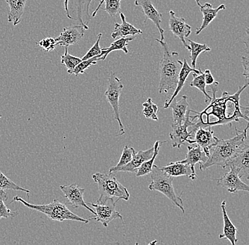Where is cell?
<instances>
[{
	"label": "cell",
	"mask_w": 249,
	"mask_h": 245,
	"mask_svg": "<svg viewBox=\"0 0 249 245\" xmlns=\"http://www.w3.org/2000/svg\"><path fill=\"white\" fill-rule=\"evenodd\" d=\"M249 125L244 131H236V135L229 140H218L217 144L210 150V156L205 163L200 164L201 171L213 166L225 168L229 161L231 160L245 146L247 140Z\"/></svg>",
	"instance_id": "1"
},
{
	"label": "cell",
	"mask_w": 249,
	"mask_h": 245,
	"mask_svg": "<svg viewBox=\"0 0 249 245\" xmlns=\"http://www.w3.org/2000/svg\"><path fill=\"white\" fill-rule=\"evenodd\" d=\"M159 42L163 50V57L160 63V94L174 91L177 86L179 73L181 69L183 62L179 60L178 54L171 51L169 45L164 40L155 39Z\"/></svg>",
	"instance_id": "2"
},
{
	"label": "cell",
	"mask_w": 249,
	"mask_h": 245,
	"mask_svg": "<svg viewBox=\"0 0 249 245\" xmlns=\"http://www.w3.org/2000/svg\"><path fill=\"white\" fill-rule=\"evenodd\" d=\"M13 202L21 203L28 208L43 213L52 221H59V222L65 221H74L84 223L85 224H88L89 223V219H86V218L74 214L66 207L65 204H62L57 199H54L52 202L48 204L37 205V204H31L30 203L26 202L20 196H16L11 203Z\"/></svg>",
	"instance_id": "3"
},
{
	"label": "cell",
	"mask_w": 249,
	"mask_h": 245,
	"mask_svg": "<svg viewBox=\"0 0 249 245\" xmlns=\"http://www.w3.org/2000/svg\"><path fill=\"white\" fill-rule=\"evenodd\" d=\"M92 179L99 188V198L96 204H104L107 200L113 198H116V201L130 199L127 188L112 174L97 172L93 174Z\"/></svg>",
	"instance_id": "4"
},
{
	"label": "cell",
	"mask_w": 249,
	"mask_h": 245,
	"mask_svg": "<svg viewBox=\"0 0 249 245\" xmlns=\"http://www.w3.org/2000/svg\"><path fill=\"white\" fill-rule=\"evenodd\" d=\"M151 179H152V182L148 187L149 189L162 193L170 200L174 205L178 207L183 213H185L186 210L183 206V199L180 196H177L173 185L174 177L168 175L166 173L161 170V168H159L157 165H154L151 171Z\"/></svg>",
	"instance_id": "5"
},
{
	"label": "cell",
	"mask_w": 249,
	"mask_h": 245,
	"mask_svg": "<svg viewBox=\"0 0 249 245\" xmlns=\"http://www.w3.org/2000/svg\"><path fill=\"white\" fill-rule=\"evenodd\" d=\"M123 88H124V85H123L121 79L116 77L113 72H111L110 77L108 79L107 90L104 95L107 97L109 104L111 106L112 109H113V116L119 125L118 136L124 135L125 132L124 125L121 120V117H120L119 112V99Z\"/></svg>",
	"instance_id": "6"
},
{
	"label": "cell",
	"mask_w": 249,
	"mask_h": 245,
	"mask_svg": "<svg viewBox=\"0 0 249 245\" xmlns=\"http://www.w3.org/2000/svg\"><path fill=\"white\" fill-rule=\"evenodd\" d=\"M93 0H65L64 6L67 17L70 19L78 21L85 30H88V24L91 20L89 7Z\"/></svg>",
	"instance_id": "7"
},
{
	"label": "cell",
	"mask_w": 249,
	"mask_h": 245,
	"mask_svg": "<svg viewBox=\"0 0 249 245\" xmlns=\"http://www.w3.org/2000/svg\"><path fill=\"white\" fill-rule=\"evenodd\" d=\"M117 202L118 201L109 199L102 204L90 203L89 205H91L95 209V213L94 215L91 217V219L89 220H95L97 222H100L105 227H108L109 223L117 218H119L124 222L122 215L116 210V204Z\"/></svg>",
	"instance_id": "8"
},
{
	"label": "cell",
	"mask_w": 249,
	"mask_h": 245,
	"mask_svg": "<svg viewBox=\"0 0 249 245\" xmlns=\"http://www.w3.org/2000/svg\"><path fill=\"white\" fill-rule=\"evenodd\" d=\"M192 134V138L187 140L189 144H197L200 147L207 157H209L210 150L217 144L219 139L214 136V132L211 130H205L202 127L193 128L190 131Z\"/></svg>",
	"instance_id": "9"
},
{
	"label": "cell",
	"mask_w": 249,
	"mask_h": 245,
	"mask_svg": "<svg viewBox=\"0 0 249 245\" xmlns=\"http://www.w3.org/2000/svg\"><path fill=\"white\" fill-rule=\"evenodd\" d=\"M230 171L226 172L217 180L219 187H223L231 193L239 191H249V187L241 181L240 171L233 167H231Z\"/></svg>",
	"instance_id": "10"
},
{
	"label": "cell",
	"mask_w": 249,
	"mask_h": 245,
	"mask_svg": "<svg viewBox=\"0 0 249 245\" xmlns=\"http://www.w3.org/2000/svg\"><path fill=\"white\" fill-rule=\"evenodd\" d=\"M191 110L188 109L185 121L180 125H175L173 123L171 125L172 131L169 133V137L171 140V146L173 148H180L183 145L186 144V142L188 139L192 138V134L191 132H188V129L192 127L195 123L191 121Z\"/></svg>",
	"instance_id": "11"
},
{
	"label": "cell",
	"mask_w": 249,
	"mask_h": 245,
	"mask_svg": "<svg viewBox=\"0 0 249 245\" xmlns=\"http://www.w3.org/2000/svg\"><path fill=\"white\" fill-rule=\"evenodd\" d=\"M169 30L176 37L180 39L183 46L189 51L190 47L187 43L186 38L191 35V26L186 23L184 18L177 17L174 11H169Z\"/></svg>",
	"instance_id": "12"
},
{
	"label": "cell",
	"mask_w": 249,
	"mask_h": 245,
	"mask_svg": "<svg viewBox=\"0 0 249 245\" xmlns=\"http://www.w3.org/2000/svg\"><path fill=\"white\" fill-rule=\"evenodd\" d=\"M60 189L64 193V196L68 200V203L74 208L79 207H83L87 210H89L91 213L94 215V210L89 207L87 203L84 200V193L85 188H81L77 184H72L70 185H61L60 187Z\"/></svg>",
	"instance_id": "13"
},
{
	"label": "cell",
	"mask_w": 249,
	"mask_h": 245,
	"mask_svg": "<svg viewBox=\"0 0 249 245\" xmlns=\"http://www.w3.org/2000/svg\"><path fill=\"white\" fill-rule=\"evenodd\" d=\"M135 5L142 7L143 13L145 16L144 23L147 22V20H151L160 32L161 37L160 40H164V30L161 26L162 15L156 9L151 0H135Z\"/></svg>",
	"instance_id": "14"
},
{
	"label": "cell",
	"mask_w": 249,
	"mask_h": 245,
	"mask_svg": "<svg viewBox=\"0 0 249 245\" xmlns=\"http://www.w3.org/2000/svg\"><path fill=\"white\" fill-rule=\"evenodd\" d=\"M154 152L153 148L148 149L144 151H134L133 155L131 161L129 162L127 165L121 167L119 168H111L109 170V174H113L114 173L119 172V171H124V172L136 173L138 168L144 163V162L149 160L152 157Z\"/></svg>",
	"instance_id": "15"
},
{
	"label": "cell",
	"mask_w": 249,
	"mask_h": 245,
	"mask_svg": "<svg viewBox=\"0 0 249 245\" xmlns=\"http://www.w3.org/2000/svg\"><path fill=\"white\" fill-rule=\"evenodd\" d=\"M85 30L82 25L63 28L60 35L55 38L57 46L69 47L78 44L85 36Z\"/></svg>",
	"instance_id": "16"
},
{
	"label": "cell",
	"mask_w": 249,
	"mask_h": 245,
	"mask_svg": "<svg viewBox=\"0 0 249 245\" xmlns=\"http://www.w3.org/2000/svg\"><path fill=\"white\" fill-rule=\"evenodd\" d=\"M187 148H188V152H187L186 155V159L180 162L182 163L187 164V165H189L190 168L191 170V173H192L190 179L196 180V173L195 166L197 163H205L207 160H208V157L205 155V152L202 151L201 148L199 146H188Z\"/></svg>",
	"instance_id": "17"
},
{
	"label": "cell",
	"mask_w": 249,
	"mask_h": 245,
	"mask_svg": "<svg viewBox=\"0 0 249 245\" xmlns=\"http://www.w3.org/2000/svg\"><path fill=\"white\" fill-rule=\"evenodd\" d=\"M249 146L248 143H246L244 148L238 152L234 157L226 165L225 168H230L233 167L237 169L240 171V175L242 177L246 174L247 179H249Z\"/></svg>",
	"instance_id": "18"
},
{
	"label": "cell",
	"mask_w": 249,
	"mask_h": 245,
	"mask_svg": "<svg viewBox=\"0 0 249 245\" xmlns=\"http://www.w3.org/2000/svg\"><path fill=\"white\" fill-rule=\"evenodd\" d=\"M221 209H222V218H223V232L219 235V238L227 239L230 242L231 245H236L239 240L236 237L238 230L227 214L225 200L221 204Z\"/></svg>",
	"instance_id": "19"
},
{
	"label": "cell",
	"mask_w": 249,
	"mask_h": 245,
	"mask_svg": "<svg viewBox=\"0 0 249 245\" xmlns=\"http://www.w3.org/2000/svg\"><path fill=\"white\" fill-rule=\"evenodd\" d=\"M193 72H194V73H196V74H200V72H201V70H196L191 68L190 65H188L186 59H184V60H183V65H182L181 69H180V73H179L178 82H177V87H176L172 96H171L169 99L166 100V101H165L164 106H163V108H164V109H167L171 101H172L173 100L175 99L176 96L178 94L179 92L181 91L182 89H183V87H184L185 84H186L187 78H188L189 75L191 74V73H193Z\"/></svg>",
	"instance_id": "20"
},
{
	"label": "cell",
	"mask_w": 249,
	"mask_h": 245,
	"mask_svg": "<svg viewBox=\"0 0 249 245\" xmlns=\"http://www.w3.org/2000/svg\"><path fill=\"white\" fill-rule=\"evenodd\" d=\"M122 23H115L114 31L111 34V37L113 39L124 38L127 37H135L138 34H142L141 29H137L133 25L130 24L126 21L125 16L123 13H120Z\"/></svg>",
	"instance_id": "21"
},
{
	"label": "cell",
	"mask_w": 249,
	"mask_h": 245,
	"mask_svg": "<svg viewBox=\"0 0 249 245\" xmlns=\"http://www.w3.org/2000/svg\"><path fill=\"white\" fill-rule=\"evenodd\" d=\"M187 99L188 96H182L178 100H173L168 107L172 109L174 124L180 125L185 121L188 110V103Z\"/></svg>",
	"instance_id": "22"
},
{
	"label": "cell",
	"mask_w": 249,
	"mask_h": 245,
	"mask_svg": "<svg viewBox=\"0 0 249 245\" xmlns=\"http://www.w3.org/2000/svg\"><path fill=\"white\" fill-rule=\"evenodd\" d=\"M200 12H202V22L201 26L197 29L196 31V35H199L204 29H206L208 26L211 23L212 21L216 18L219 12L222 10H225L226 6L225 4H222L219 7L214 9L213 5L210 3H205L203 5H201L200 7Z\"/></svg>",
	"instance_id": "23"
},
{
	"label": "cell",
	"mask_w": 249,
	"mask_h": 245,
	"mask_svg": "<svg viewBox=\"0 0 249 245\" xmlns=\"http://www.w3.org/2000/svg\"><path fill=\"white\" fill-rule=\"evenodd\" d=\"M5 1L9 9V14H8V22L13 23L14 26H17L21 21L27 0H5Z\"/></svg>",
	"instance_id": "24"
},
{
	"label": "cell",
	"mask_w": 249,
	"mask_h": 245,
	"mask_svg": "<svg viewBox=\"0 0 249 245\" xmlns=\"http://www.w3.org/2000/svg\"><path fill=\"white\" fill-rule=\"evenodd\" d=\"M161 169L168 175L172 176V177L187 176L191 178V174H192L189 165L182 163L180 161L170 162L169 165L163 167Z\"/></svg>",
	"instance_id": "25"
},
{
	"label": "cell",
	"mask_w": 249,
	"mask_h": 245,
	"mask_svg": "<svg viewBox=\"0 0 249 245\" xmlns=\"http://www.w3.org/2000/svg\"><path fill=\"white\" fill-rule=\"evenodd\" d=\"M135 38V37H124V38H118L115 40L113 43L110 44L108 48H101V54L100 60H105L107 56L110 53L116 51H123L124 54H128V49H127V45L129 42L132 41Z\"/></svg>",
	"instance_id": "26"
},
{
	"label": "cell",
	"mask_w": 249,
	"mask_h": 245,
	"mask_svg": "<svg viewBox=\"0 0 249 245\" xmlns=\"http://www.w3.org/2000/svg\"><path fill=\"white\" fill-rule=\"evenodd\" d=\"M13 190V191H21L26 193H30V190L26 189L17 185L15 182L7 177L0 171V199L5 202L8 200V196L5 190Z\"/></svg>",
	"instance_id": "27"
},
{
	"label": "cell",
	"mask_w": 249,
	"mask_h": 245,
	"mask_svg": "<svg viewBox=\"0 0 249 245\" xmlns=\"http://www.w3.org/2000/svg\"><path fill=\"white\" fill-rule=\"evenodd\" d=\"M166 141L160 142L159 140L155 142V146H154V152L152 154V157L147 161L144 162L141 166L138 168V171L135 173L136 176H142L147 175L148 174L151 173L152 171V168L154 167V163L156 158H157V155H158L159 152H160V147L163 143H166Z\"/></svg>",
	"instance_id": "28"
},
{
	"label": "cell",
	"mask_w": 249,
	"mask_h": 245,
	"mask_svg": "<svg viewBox=\"0 0 249 245\" xmlns=\"http://www.w3.org/2000/svg\"><path fill=\"white\" fill-rule=\"evenodd\" d=\"M189 42V51L191 52V66L194 69H196V62L197 59L200 54L204 52H208L211 51V48L207 46L206 44H200V43H196L191 40H188Z\"/></svg>",
	"instance_id": "29"
},
{
	"label": "cell",
	"mask_w": 249,
	"mask_h": 245,
	"mask_svg": "<svg viewBox=\"0 0 249 245\" xmlns=\"http://www.w3.org/2000/svg\"><path fill=\"white\" fill-rule=\"evenodd\" d=\"M194 76V79L192 82L190 83V86L196 88L198 89L200 92L203 93L205 95V102L207 103L208 101H211L212 97L208 94V92H206V84L205 82V78H204L203 72H200V74H193Z\"/></svg>",
	"instance_id": "30"
},
{
	"label": "cell",
	"mask_w": 249,
	"mask_h": 245,
	"mask_svg": "<svg viewBox=\"0 0 249 245\" xmlns=\"http://www.w3.org/2000/svg\"><path fill=\"white\" fill-rule=\"evenodd\" d=\"M65 48V53L61 56V63L65 65L68 69V73L70 74V72L74 70L78 64L80 63L82 60V58L70 55L68 53V47Z\"/></svg>",
	"instance_id": "31"
},
{
	"label": "cell",
	"mask_w": 249,
	"mask_h": 245,
	"mask_svg": "<svg viewBox=\"0 0 249 245\" xmlns=\"http://www.w3.org/2000/svg\"><path fill=\"white\" fill-rule=\"evenodd\" d=\"M142 106L143 114L146 118L154 120V121H158L159 118L157 115V112L159 110L158 106L154 104L151 98H149L145 102L143 103Z\"/></svg>",
	"instance_id": "32"
},
{
	"label": "cell",
	"mask_w": 249,
	"mask_h": 245,
	"mask_svg": "<svg viewBox=\"0 0 249 245\" xmlns=\"http://www.w3.org/2000/svg\"><path fill=\"white\" fill-rule=\"evenodd\" d=\"M101 55L89 59L87 60H82L80 63L78 64L74 70L70 72V74H74L76 77H78L80 74H85V70L88 69L91 65H96L97 60H100Z\"/></svg>",
	"instance_id": "33"
},
{
	"label": "cell",
	"mask_w": 249,
	"mask_h": 245,
	"mask_svg": "<svg viewBox=\"0 0 249 245\" xmlns=\"http://www.w3.org/2000/svg\"><path fill=\"white\" fill-rule=\"evenodd\" d=\"M122 0H105L104 11L113 17L121 13V2Z\"/></svg>",
	"instance_id": "34"
},
{
	"label": "cell",
	"mask_w": 249,
	"mask_h": 245,
	"mask_svg": "<svg viewBox=\"0 0 249 245\" xmlns=\"http://www.w3.org/2000/svg\"><path fill=\"white\" fill-rule=\"evenodd\" d=\"M134 151H135V149L132 148V147L130 148V147L127 146H124V150H123V153L121 154L119 162H118V163L117 164L116 166L113 167V168H121V167L127 165V164L132 160Z\"/></svg>",
	"instance_id": "35"
},
{
	"label": "cell",
	"mask_w": 249,
	"mask_h": 245,
	"mask_svg": "<svg viewBox=\"0 0 249 245\" xmlns=\"http://www.w3.org/2000/svg\"><path fill=\"white\" fill-rule=\"evenodd\" d=\"M101 37H102V34L99 33L97 35L96 43L93 44V46L89 50L88 52L82 57V60H89V59L92 58V57L101 55V48L100 47V41Z\"/></svg>",
	"instance_id": "36"
},
{
	"label": "cell",
	"mask_w": 249,
	"mask_h": 245,
	"mask_svg": "<svg viewBox=\"0 0 249 245\" xmlns=\"http://www.w3.org/2000/svg\"><path fill=\"white\" fill-rule=\"evenodd\" d=\"M36 43L41 47L43 51H46V52L54 51L55 50L56 47L57 46L55 38H52V37L42 39L39 42H36Z\"/></svg>",
	"instance_id": "37"
},
{
	"label": "cell",
	"mask_w": 249,
	"mask_h": 245,
	"mask_svg": "<svg viewBox=\"0 0 249 245\" xmlns=\"http://www.w3.org/2000/svg\"><path fill=\"white\" fill-rule=\"evenodd\" d=\"M245 43V52L244 56L241 57V62H242L243 68H244V73L243 75L245 77L246 84H249V40L244 42Z\"/></svg>",
	"instance_id": "38"
},
{
	"label": "cell",
	"mask_w": 249,
	"mask_h": 245,
	"mask_svg": "<svg viewBox=\"0 0 249 245\" xmlns=\"http://www.w3.org/2000/svg\"><path fill=\"white\" fill-rule=\"evenodd\" d=\"M18 215V212H12L8 208L4 201L0 199V219L1 218H12Z\"/></svg>",
	"instance_id": "39"
},
{
	"label": "cell",
	"mask_w": 249,
	"mask_h": 245,
	"mask_svg": "<svg viewBox=\"0 0 249 245\" xmlns=\"http://www.w3.org/2000/svg\"><path fill=\"white\" fill-rule=\"evenodd\" d=\"M204 78H205V82L206 85H214V84H219L217 82H216L213 75H212L211 71L210 70H206L203 73Z\"/></svg>",
	"instance_id": "40"
},
{
	"label": "cell",
	"mask_w": 249,
	"mask_h": 245,
	"mask_svg": "<svg viewBox=\"0 0 249 245\" xmlns=\"http://www.w3.org/2000/svg\"><path fill=\"white\" fill-rule=\"evenodd\" d=\"M104 1L105 0H101L100 3H99V5H98V7H96V9H95L94 12L92 13V17H96V14H97V12H99V9H100V8L101 7V6H102V4H104Z\"/></svg>",
	"instance_id": "41"
},
{
	"label": "cell",
	"mask_w": 249,
	"mask_h": 245,
	"mask_svg": "<svg viewBox=\"0 0 249 245\" xmlns=\"http://www.w3.org/2000/svg\"><path fill=\"white\" fill-rule=\"evenodd\" d=\"M157 243H158V241H157V240H154V241L151 242V243H149V244L147 245H157ZM135 245H140L139 243H135Z\"/></svg>",
	"instance_id": "42"
},
{
	"label": "cell",
	"mask_w": 249,
	"mask_h": 245,
	"mask_svg": "<svg viewBox=\"0 0 249 245\" xmlns=\"http://www.w3.org/2000/svg\"><path fill=\"white\" fill-rule=\"evenodd\" d=\"M195 1H196V4H197V5L199 7H201L200 0H195Z\"/></svg>",
	"instance_id": "43"
},
{
	"label": "cell",
	"mask_w": 249,
	"mask_h": 245,
	"mask_svg": "<svg viewBox=\"0 0 249 245\" xmlns=\"http://www.w3.org/2000/svg\"><path fill=\"white\" fill-rule=\"evenodd\" d=\"M1 118V115H0V118Z\"/></svg>",
	"instance_id": "44"
}]
</instances>
